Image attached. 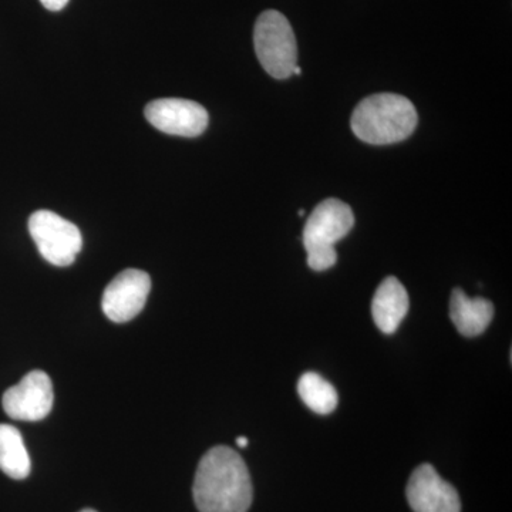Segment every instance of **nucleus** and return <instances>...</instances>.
<instances>
[{
	"label": "nucleus",
	"instance_id": "f257e3e1",
	"mask_svg": "<svg viewBox=\"0 0 512 512\" xmlns=\"http://www.w3.org/2000/svg\"><path fill=\"white\" fill-rule=\"evenodd\" d=\"M192 494L200 512H247L254 497L247 464L232 448H211L198 464Z\"/></svg>",
	"mask_w": 512,
	"mask_h": 512
},
{
	"label": "nucleus",
	"instance_id": "f03ea898",
	"mask_svg": "<svg viewBox=\"0 0 512 512\" xmlns=\"http://www.w3.org/2000/svg\"><path fill=\"white\" fill-rule=\"evenodd\" d=\"M416 107L400 94L379 93L357 104L352 116V130L359 140L373 146L399 143L416 130Z\"/></svg>",
	"mask_w": 512,
	"mask_h": 512
},
{
	"label": "nucleus",
	"instance_id": "7ed1b4c3",
	"mask_svg": "<svg viewBox=\"0 0 512 512\" xmlns=\"http://www.w3.org/2000/svg\"><path fill=\"white\" fill-rule=\"evenodd\" d=\"M355 225V215L346 202L329 198L313 210L303 229V245L309 268L316 272L332 268L338 261L335 245Z\"/></svg>",
	"mask_w": 512,
	"mask_h": 512
},
{
	"label": "nucleus",
	"instance_id": "20e7f679",
	"mask_svg": "<svg viewBox=\"0 0 512 512\" xmlns=\"http://www.w3.org/2000/svg\"><path fill=\"white\" fill-rule=\"evenodd\" d=\"M254 45L259 63L275 79L293 76L298 46L289 20L278 10H265L255 23Z\"/></svg>",
	"mask_w": 512,
	"mask_h": 512
},
{
	"label": "nucleus",
	"instance_id": "39448f33",
	"mask_svg": "<svg viewBox=\"0 0 512 512\" xmlns=\"http://www.w3.org/2000/svg\"><path fill=\"white\" fill-rule=\"evenodd\" d=\"M30 237L35 241L40 255L49 264L69 266L82 251L83 237L73 222L64 220L56 212L40 210L33 212L29 220Z\"/></svg>",
	"mask_w": 512,
	"mask_h": 512
},
{
	"label": "nucleus",
	"instance_id": "423d86ee",
	"mask_svg": "<svg viewBox=\"0 0 512 512\" xmlns=\"http://www.w3.org/2000/svg\"><path fill=\"white\" fill-rule=\"evenodd\" d=\"M53 400L52 380L42 370H33L16 386L6 390L2 406L10 419L39 421L52 412Z\"/></svg>",
	"mask_w": 512,
	"mask_h": 512
},
{
	"label": "nucleus",
	"instance_id": "0eeeda50",
	"mask_svg": "<svg viewBox=\"0 0 512 512\" xmlns=\"http://www.w3.org/2000/svg\"><path fill=\"white\" fill-rule=\"evenodd\" d=\"M151 126L170 136L198 137L207 130V110L195 101L184 99H158L144 110Z\"/></svg>",
	"mask_w": 512,
	"mask_h": 512
},
{
	"label": "nucleus",
	"instance_id": "6e6552de",
	"mask_svg": "<svg viewBox=\"0 0 512 512\" xmlns=\"http://www.w3.org/2000/svg\"><path fill=\"white\" fill-rule=\"evenodd\" d=\"M151 291V279L147 272L126 269L120 272L104 291V315L116 323H126L136 318L146 306Z\"/></svg>",
	"mask_w": 512,
	"mask_h": 512
},
{
	"label": "nucleus",
	"instance_id": "1a4fd4ad",
	"mask_svg": "<svg viewBox=\"0 0 512 512\" xmlns=\"http://www.w3.org/2000/svg\"><path fill=\"white\" fill-rule=\"evenodd\" d=\"M406 495L414 512H461L456 488L444 481L431 464H421L413 471Z\"/></svg>",
	"mask_w": 512,
	"mask_h": 512
},
{
	"label": "nucleus",
	"instance_id": "9d476101",
	"mask_svg": "<svg viewBox=\"0 0 512 512\" xmlns=\"http://www.w3.org/2000/svg\"><path fill=\"white\" fill-rule=\"evenodd\" d=\"M409 295L399 279L394 276L384 279L372 301V315L377 328L392 335L409 312Z\"/></svg>",
	"mask_w": 512,
	"mask_h": 512
},
{
	"label": "nucleus",
	"instance_id": "9b49d317",
	"mask_svg": "<svg viewBox=\"0 0 512 512\" xmlns=\"http://www.w3.org/2000/svg\"><path fill=\"white\" fill-rule=\"evenodd\" d=\"M494 318V305L484 298H470L463 289L451 293L450 319L460 335L476 338L485 332Z\"/></svg>",
	"mask_w": 512,
	"mask_h": 512
},
{
	"label": "nucleus",
	"instance_id": "f8f14e48",
	"mask_svg": "<svg viewBox=\"0 0 512 512\" xmlns=\"http://www.w3.org/2000/svg\"><path fill=\"white\" fill-rule=\"evenodd\" d=\"M30 457L22 434L10 424H0V470L13 480L29 477Z\"/></svg>",
	"mask_w": 512,
	"mask_h": 512
},
{
	"label": "nucleus",
	"instance_id": "ddd939ff",
	"mask_svg": "<svg viewBox=\"0 0 512 512\" xmlns=\"http://www.w3.org/2000/svg\"><path fill=\"white\" fill-rule=\"evenodd\" d=\"M302 402L318 414H329L338 407V392L335 387L318 373H305L298 383Z\"/></svg>",
	"mask_w": 512,
	"mask_h": 512
},
{
	"label": "nucleus",
	"instance_id": "4468645a",
	"mask_svg": "<svg viewBox=\"0 0 512 512\" xmlns=\"http://www.w3.org/2000/svg\"><path fill=\"white\" fill-rule=\"evenodd\" d=\"M40 2H42V5L45 6L47 10H52V12H59V10L66 8L69 0H40Z\"/></svg>",
	"mask_w": 512,
	"mask_h": 512
},
{
	"label": "nucleus",
	"instance_id": "2eb2a0df",
	"mask_svg": "<svg viewBox=\"0 0 512 512\" xmlns=\"http://www.w3.org/2000/svg\"><path fill=\"white\" fill-rule=\"evenodd\" d=\"M237 444H238V447H241V448L248 447L247 437H238Z\"/></svg>",
	"mask_w": 512,
	"mask_h": 512
},
{
	"label": "nucleus",
	"instance_id": "dca6fc26",
	"mask_svg": "<svg viewBox=\"0 0 512 512\" xmlns=\"http://www.w3.org/2000/svg\"><path fill=\"white\" fill-rule=\"evenodd\" d=\"M303 215H305V211H303V210L299 211V217H303Z\"/></svg>",
	"mask_w": 512,
	"mask_h": 512
},
{
	"label": "nucleus",
	"instance_id": "f3484780",
	"mask_svg": "<svg viewBox=\"0 0 512 512\" xmlns=\"http://www.w3.org/2000/svg\"><path fill=\"white\" fill-rule=\"evenodd\" d=\"M80 512H97V511H94V510H83V511H80Z\"/></svg>",
	"mask_w": 512,
	"mask_h": 512
}]
</instances>
